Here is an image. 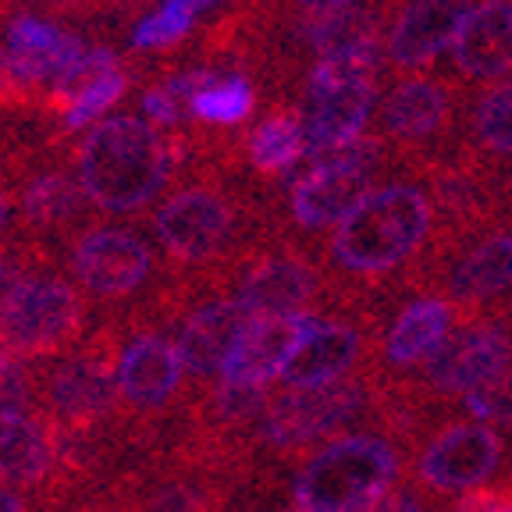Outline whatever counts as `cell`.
Returning a JSON list of instances; mask_svg holds the SVG:
<instances>
[{
  "label": "cell",
  "mask_w": 512,
  "mask_h": 512,
  "mask_svg": "<svg viewBox=\"0 0 512 512\" xmlns=\"http://www.w3.org/2000/svg\"><path fill=\"white\" fill-rule=\"evenodd\" d=\"M438 239V210L424 168L395 164L360 200L328 242L320 267L328 278L324 310H377L392 317L424 292Z\"/></svg>",
  "instance_id": "obj_1"
},
{
  "label": "cell",
  "mask_w": 512,
  "mask_h": 512,
  "mask_svg": "<svg viewBox=\"0 0 512 512\" xmlns=\"http://www.w3.org/2000/svg\"><path fill=\"white\" fill-rule=\"evenodd\" d=\"M413 445L392 427L367 420L363 431L338 434L299 463L292 498L306 512H367L409 473Z\"/></svg>",
  "instance_id": "obj_2"
},
{
  "label": "cell",
  "mask_w": 512,
  "mask_h": 512,
  "mask_svg": "<svg viewBox=\"0 0 512 512\" xmlns=\"http://www.w3.org/2000/svg\"><path fill=\"white\" fill-rule=\"evenodd\" d=\"M164 253L189 271H242L246 260L274 239L260 232L253 200L224 189V182H192L171 192L153 214Z\"/></svg>",
  "instance_id": "obj_3"
},
{
  "label": "cell",
  "mask_w": 512,
  "mask_h": 512,
  "mask_svg": "<svg viewBox=\"0 0 512 512\" xmlns=\"http://www.w3.org/2000/svg\"><path fill=\"white\" fill-rule=\"evenodd\" d=\"M185 153V139L160 136L157 128L132 114H118L89 128L79 146V182L107 214L139 210L164 189Z\"/></svg>",
  "instance_id": "obj_4"
},
{
  "label": "cell",
  "mask_w": 512,
  "mask_h": 512,
  "mask_svg": "<svg viewBox=\"0 0 512 512\" xmlns=\"http://www.w3.org/2000/svg\"><path fill=\"white\" fill-rule=\"evenodd\" d=\"M473 89L448 68L399 75L377 100L374 136L384 139L395 164L431 168L463 143V118Z\"/></svg>",
  "instance_id": "obj_5"
},
{
  "label": "cell",
  "mask_w": 512,
  "mask_h": 512,
  "mask_svg": "<svg viewBox=\"0 0 512 512\" xmlns=\"http://www.w3.org/2000/svg\"><path fill=\"white\" fill-rule=\"evenodd\" d=\"M409 480L434 498H459L491 480L512 484V431L448 413L413 448Z\"/></svg>",
  "instance_id": "obj_6"
},
{
  "label": "cell",
  "mask_w": 512,
  "mask_h": 512,
  "mask_svg": "<svg viewBox=\"0 0 512 512\" xmlns=\"http://www.w3.org/2000/svg\"><path fill=\"white\" fill-rule=\"evenodd\" d=\"M377 377L360 374L324 388H281L271 395L256 441L271 448L281 463L310 456L313 448L338 438L356 420H374Z\"/></svg>",
  "instance_id": "obj_7"
},
{
  "label": "cell",
  "mask_w": 512,
  "mask_h": 512,
  "mask_svg": "<svg viewBox=\"0 0 512 512\" xmlns=\"http://www.w3.org/2000/svg\"><path fill=\"white\" fill-rule=\"evenodd\" d=\"M505 367H512V303L488 317L459 320L445 349L420 374L395 377V384L406 388L420 406L434 413H452L463 395L498 377Z\"/></svg>",
  "instance_id": "obj_8"
},
{
  "label": "cell",
  "mask_w": 512,
  "mask_h": 512,
  "mask_svg": "<svg viewBox=\"0 0 512 512\" xmlns=\"http://www.w3.org/2000/svg\"><path fill=\"white\" fill-rule=\"evenodd\" d=\"M427 292H438L459 310V320H477L512 303V221H498L441 260Z\"/></svg>",
  "instance_id": "obj_9"
},
{
  "label": "cell",
  "mask_w": 512,
  "mask_h": 512,
  "mask_svg": "<svg viewBox=\"0 0 512 512\" xmlns=\"http://www.w3.org/2000/svg\"><path fill=\"white\" fill-rule=\"evenodd\" d=\"M328 278L313 249L292 239H267L239 271L235 299L249 317H285V313L324 310Z\"/></svg>",
  "instance_id": "obj_10"
},
{
  "label": "cell",
  "mask_w": 512,
  "mask_h": 512,
  "mask_svg": "<svg viewBox=\"0 0 512 512\" xmlns=\"http://www.w3.org/2000/svg\"><path fill=\"white\" fill-rule=\"evenodd\" d=\"M388 320V313L377 310H335V317L320 320V328L299 345L281 374V388H324L345 377L374 374Z\"/></svg>",
  "instance_id": "obj_11"
},
{
  "label": "cell",
  "mask_w": 512,
  "mask_h": 512,
  "mask_svg": "<svg viewBox=\"0 0 512 512\" xmlns=\"http://www.w3.org/2000/svg\"><path fill=\"white\" fill-rule=\"evenodd\" d=\"M86 303L64 278L25 274L0 310V342L18 356H50L82 335Z\"/></svg>",
  "instance_id": "obj_12"
},
{
  "label": "cell",
  "mask_w": 512,
  "mask_h": 512,
  "mask_svg": "<svg viewBox=\"0 0 512 512\" xmlns=\"http://www.w3.org/2000/svg\"><path fill=\"white\" fill-rule=\"evenodd\" d=\"M392 168V164H388ZM388 168H349V164H303L288 182L285 221L281 239L313 249L320 256L324 235L345 221L360 200L388 175Z\"/></svg>",
  "instance_id": "obj_13"
},
{
  "label": "cell",
  "mask_w": 512,
  "mask_h": 512,
  "mask_svg": "<svg viewBox=\"0 0 512 512\" xmlns=\"http://www.w3.org/2000/svg\"><path fill=\"white\" fill-rule=\"evenodd\" d=\"M477 4L480 0H392L384 32V79L434 72Z\"/></svg>",
  "instance_id": "obj_14"
},
{
  "label": "cell",
  "mask_w": 512,
  "mask_h": 512,
  "mask_svg": "<svg viewBox=\"0 0 512 512\" xmlns=\"http://www.w3.org/2000/svg\"><path fill=\"white\" fill-rule=\"evenodd\" d=\"M118 367H114V342H93L75 356L61 360L47 377V409L57 427L89 431L107 420L114 409Z\"/></svg>",
  "instance_id": "obj_15"
},
{
  "label": "cell",
  "mask_w": 512,
  "mask_h": 512,
  "mask_svg": "<svg viewBox=\"0 0 512 512\" xmlns=\"http://www.w3.org/2000/svg\"><path fill=\"white\" fill-rule=\"evenodd\" d=\"M459 328V310L438 292H420L406 299L392 313L388 328L381 335L377 352V377L395 381V377H413L445 349L452 331Z\"/></svg>",
  "instance_id": "obj_16"
},
{
  "label": "cell",
  "mask_w": 512,
  "mask_h": 512,
  "mask_svg": "<svg viewBox=\"0 0 512 512\" xmlns=\"http://www.w3.org/2000/svg\"><path fill=\"white\" fill-rule=\"evenodd\" d=\"M320 320L324 317H320L317 310L249 320L246 331H242L239 342H235V349L228 352V360H224L221 377L235 384L267 388L274 377L285 374V367L292 363L299 345L320 328Z\"/></svg>",
  "instance_id": "obj_17"
},
{
  "label": "cell",
  "mask_w": 512,
  "mask_h": 512,
  "mask_svg": "<svg viewBox=\"0 0 512 512\" xmlns=\"http://www.w3.org/2000/svg\"><path fill=\"white\" fill-rule=\"evenodd\" d=\"M448 72L456 75L466 89L491 86L512 75V4L509 0H480L477 8L463 18L456 40H452V61Z\"/></svg>",
  "instance_id": "obj_18"
},
{
  "label": "cell",
  "mask_w": 512,
  "mask_h": 512,
  "mask_svg": "<svg viewBox=\"0 0 512 512\" xmlns=\"http://www.w3.org/2000/svg\"><path fill=\"white\" fill-rule=\"evenodd\" d=\"M153 253L125 228H93L72 249V274L96 296H128L146 285Z\"/></svg>",
  "instance_id": "obj_19"
},
{
  "label": "cell",
  "mask_w": 512,
  "mask_h": 512,
  "mask_svg": "<svg viewBox=\"0 0 512 512\" xmlns=\"http://www.w3.org/2000/svg\"><path fill=\"white\" fill-rule=\"evenodd\" d=\"M377 79H356L331 89H303L299 93V118L306 128V146L328 150L363 136V128L374 121L377 111Z\"/></svg>",
  "instance_id": "obj_20"
},
{
  "label": "cell",
  "mask_w": 512,
  "mask_h": 512,
  "mask_svg": "<svg viewBox=\"0 0 512 512\" xmlns=\"http://www.w3.org/2000/svg\"><path fill=\"white\" fill-rule=\"evenodd\" d=\"M182 374L178 345L157 331H139L118 360L121 399L132 409H164L182 388Z\"/></svg>",
  "instance_id": "obj_21"
},
{
  "label": "cell",
  "mask_w": 512,
  "mask_h": 512,
  "mask_svg": "<svg viewBox=\"0 0 512 512\" xmlns=\"http://www.w3.org/2000/svg\"><path fill=\"white\" fill-rule=\"evenodd\" d=\"M249 313L242 310L239 299H207L196 310L189 313V320L182 324V335H178V356L185 363V374L196 377V381H210L214 374H221L228 352L235 349L239 335L246 331Z\"/></svg>",
  "instance_id": "obj_22"
},
{
  "label": "cell",
  "mask_w": 512,
  "mask_h": 512,
  "mask_svg": "<svg viewBox=\"0 0 512 512\" xmlns=\"http://www.w3.org/2000/svg\"><path fill=\"white\" fill-rule=\"evenodd\" d=\"M57 463V431L25 413L22 406H0V480L36 488Z\"/></svg>",
  "instance_id": "obj_23"
},
{
  "label": "cell",
  "mask_w": 512,
  "mask_h": 512,
  "mask_svg": "<svg viewBox=\"0 0 512 512\" xmlns=\"http://www.w3.org/2000/svg\"><path fill=\"white\" fill-rule=\"evenodd\" d=\"M459 146L488 164L512 168V75L470 96Z\"/></svg>",
  "instance_id": "obj_24"
},
{
  "label": "cell",
  "mask_w": 512,
  "mask_h": 512,
  "mask_svg": "<svg viewBox=\"0 0 512 512\" xmlns=\"http://www.w3.org/2000/svg\"><path fill=\"white\" fill-rule=\"evenodd\" d=\"M4 47L11 50V57L22 64L32 79L43 82L47 89L68 64H75L86 54V43H82L79 36L61 32L57 25L40 22V18H32V15L15 18V22L8 25Z\"/></svg>",
  "instance_id": "obj_25"
},
{
  "label": "cell",
  "mask_w": 512,
  "mask_h": 512,
  "mask_svg": "<svg viewBox=\"0 0 512 512\" xmlns=\"http://www.w3.org/2000/svg\"><path fill=\"white\" fill-rule=\"evenodd\" d=\"M242 150H246L249 168L264 178H278L306 160V128L296 111L274 107L264 118L256 121L242 136Z\"/></svg>",
  "instance_id": "obj_26"
},
{
  "label": "cell",
  "mask_w": 512,
  "mask_h": 512,
  "mask_svg": "<svg viewBox=\"0 0 512 512\" xmlns=\"http://www.w3.org/2000/svg\"><path fill=\"white\" fill-rule=\"evenodd\" d=\"M22 217L36 232H64L86 214L89 192L82 189L79 178L64 175V171H43L36 175L22 192Z\"/></svg>",
  "instance_id": "obj_27"
},
{
  "label": "cell",
  "mask_w": 512,
  "mask_h": 512,
  "mask_svg": "<svg viewBox=\"0 0 512 512\" xmlns=\"http://www.w3.org/2000/svg\"><path fill=\"white\" fill-rule=\"evenodd\" d=\"M253 111H256V89L242 72H228V75L221 72L189 104L192 118L203 121V125H217V128L242 125Z\"/></svg>",
  "instance_id": "obj_28"
},
{
  "label": "cell",
  "mask_w": 512,
  "mask_h": 512,
  "mask_svg": "<svg viewBox=\"0 0 512 512\" xmlns=\"http://www.w3.org/2000/svg\"><path fill=\"white\" fill-rule=\"evenodd\" d=\"M192 22H196L192 4H185V0H168L164 8L153 11V15H146L143 22L136 25L132 43H136V50L175 47L178 40H185V36L192 32Z\"/></svg>",
  "instance_id": "obj_29"
},
{
  "label": "cell",
  "mask_w": 512,
  "mask_h": 512,
  "mask_svg": "<svg viewBox=\"0 0 512 512\" xmlns=\"http://www.w3.org/2000/svg\"><path fill=\"white\" fill-rule=\"evenodd\" d=\"M125 75L121 72H111V75H104V79H96L93 86H86L79 96H75L72 104L64 107V128L68 132H75V128H86V125H93L100 114H107L114 104H118L121 96H125Z\"/></svg>",
  "instance_id": "obj_30"
},
{
  "label": "cell",
  "mask_w": 512,
  "mask_h": 512,
  "mask_svg": "<svg viewBox=\"0 0 512 512\" xmlns=\"http://www.w3.org/2000/svg\"><path fill=\"white\" fill-rule=\"evenodd\" d=\"M214 484L217 480H200V477L168 480L153 495L150 512H210L217 505Z\"/></svg>",
  "instance_id": "obj_31"
},
{
  "label": "cell",
  "mask_w": 512,
  "mask_h": 512,
  "mask_svg": "<svg viewBox=\"0 0 512 512\" xmlns=\"http://www.w3.org/2000/svg\"><path fill=\"white\" fill-rule=\"evenodd\" d=\"M32 395V377L25 356H18L8 342H0V406H22Z\"/></svg>",
  "instance_id": "obj_32"
},
{
  "label": "cell",
  "mask_w": 512,
  "mask_h": 512,
  "mask_svg": "<svg viewBox=\"0 0 512 512\" xmlns=\"http://www.w3.org/2000/svg\"><path fill=\"white\" fill-rule=\"evenodd\" d=\"M367 512H448L445 502L434 495H427L416 480H402L399 488H392L377 505H370Z\"/></svg>",
  "instance_id": "obj_33"
},
{
  "label": "cell",
  "mask_w": 512,
  "mask_h": 512,
  "mask_svg": "<svg viewBox=\"0 0 512 512\" xmlns=\"http://www.w3.org/2000/svg\"><path fill=\"white\" fill-rule=\"evenodd\" d=\"M43 82H36L22 64L11 57L8 47H0V107H18L25 104Z\"/></svg>",
  "instance_id": "obj_34"
},
{
  "label": "cell",
  "mask_w": 512,
  "mask_h": 512,
  "mask_svg": "<svg viewBox=\"0 0 512 512\" xmlns=\"http://www.w3.org/2000/svg\"><path fill=\"white\" fill-rule=\"evenodd\" d=\"M448 512H512V484L466 491L448 505Z\"/></svg>",
  "instance_id": "obj_35"
},
{
  "label": "cell",
  "mask_w": 512,
  "mask_h": 512,
  "mask_svg": "<svg viewBox=\"0 0 512 512\" xmlns=\"http://www.w3.org/2000/svg\"><path fill=\"white\" fill-rule=\"evenodd\" d=\"M143 114L153 121V125L171 128V125L182 121V100H178V96L160 82V86H153L143 93Z\"/></svg>",
  "instance_id": "obj_36"
},
{
  "label": "cell",
  "mask_w": 512,
  "mask_h": 512,
  "mask_svg": "<svg viewBox=\"0 0 512 512\" xmlns=\"http://www.w3.org/2000/svg\"><path fill=\"white\" fill-rule=\"evenodd\" d=\"M29 274V267L18 260V256H4L0 253V310H4V303L11 299V292L18 288V281Z\"/></svg>",
  "instance_id": "obj_37"
},
{
  "label": "cell",
  "mask_w": 512,
  "mask_h": 512,
  "mask_svg": "<svg viewBox=\"0 0 512 512\" xmlns=\"http://www.w3.org/2000/svg\"><path fill=\"white\" fill-rule=\"evenodd\" d=\"M356 4H367V0H288V8L296 15H335V11L356 8Z\"/></svg>",
  "instance_id": "obj_38"
},
{
  "label": "cell",
  "mask_w": 512,
  "mask_h": 512,
  "mask_svg": "<svg viewBox=\"0 0 512 512\" xmlns=\"http://www.w3.org/2000/svg\"><path fill=\"white\" fill-rule=\"evenodd\" d=\"M0 512H25V502L11 488H4V480H0Z\"/></svg>",
  "instance_id": "obj_39"
},
{
  "label": "cell",
  "mask_w": 512,
  "mask_h": 512,
  "mask_svg": "<svg viewBox=\"0 0 512 512\" xmlns=\"http://www.w3.org/2000/svg\"><path fill=\"white\" fill-rule=\"evenodd\" d=\"M4 224H8V196L0 192V235H4Z\"/></svg>",
  "instance_id": "obj_40"
},
{
  "label": "cell",
  "mask_w": 512,
  "mask_h": 512,
  "mask_svg": "<svg viewBox=\"0 0 512 512\" xmlns=\"http://www.w3.org/2000/svg\"><path fill=\"white\" fill-rule=\"evenodd\" d=\"M189 4H192V11H207V8H217L221 0H189Z\"/></svg>",
  "instance_id": "obj_41"
},
{
  "label": "cell",
  "mask_w": 512,
  "mask_h": 512,
  "mask_svg": "<svg viewBox=\"0 0 512 512\" xmlns=\"http://www.w3.org/2000/svg\"><path fill=\"white\" fill-rule=\"evenodd\" d=\"M278 512H306L303 505H288V509H278Z\"/></svg>",
  "instance_id": "obj_42"
},
{
  "label": "cell",
  "mask_w": 512,
  "mask_h": 512,
  "mask_svg": "<svg viewBox=\"0 0 512 512\" xmlns=\"http://www.w3.org/2000/svg\"><path fill=\"white\" fill-rule=\"evenodd\" d=\"M185 4H189V0H185Z\"/></svg>",
  "instance_id": "obj_43"
}]
</instances>
